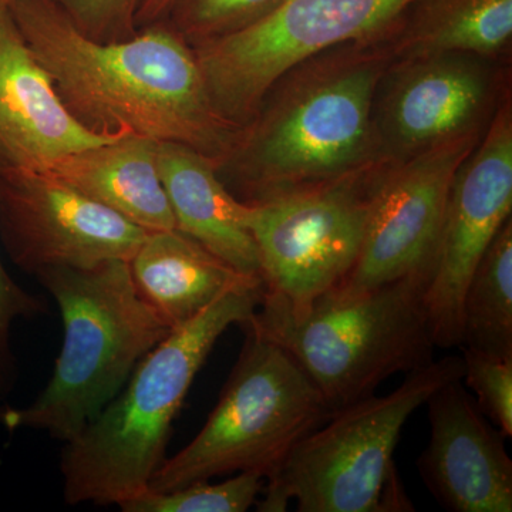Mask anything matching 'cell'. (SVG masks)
<instances>
[{"label": "cell", "mask_w": 512, "mask_h": 512, "mask_svg": "<svg viewBox=\"0 0 512 512\" xmlns=\"http://www.w3.org/2000/svg\"><path fill=\"white\" fill-rule=\"evenodd\" d=\"M2 3H6V5H9V3L15 2V0H0Z\"/></svg>", "instance_id": "27"}, {"label": "cell", "mask_w": 512, "mask_h": 512, "mask_svg": "<svg viewBox=\"0 0 512 512\" xmlns=\"http://www.w3.org/2000/svg\"><path fill=\"white\" fill-rule=\"evenodd\" d=\"M511 210L512 116L505 104L451 184L424 289L436 348H460L467 286Z\"/></svg>", "instance_id": "11"}, {"label": "cell", "mask_w": 512, "mask_h": 512, "mask_svg": "<svg viewBox=\"0 0 512 512\" xmlns=\"http://www.w3.org/2000/svg\"><path fill=\"white\" fill-rule=\"evenodd\" d=\"M463 356H446L407 373L386 396L375 393L330 414L289 451L265 481L258 511H413L394 451L412 414L440 387L461 379Z\"/></svg>", "instance_id": "5"}, {"label": "cell", "mask_w": 512, "mask_h": 512, "mask_svg": "<svg viewBox=\"0 0 512 512\" xmlns=\"http://www.w3.org/2000/svg\"><path fill=\"white\" fill-rule=\"evenodd\" d=\"M124 133L130 131H94L67 110L9 5L0 2V171L49 170Z\"/></svg>", "instance_id": "15"}, {"label": "cell", "mask_w": 512, "mask_h": 512, "mask_svg": "<svg viewBox=\"0 0 512 512\" xmlns=\"http://www.w3.org/2000/svg\"><path fill=\"white\" fill-rule=\"evenodd\" d=\"M383 80V97H376L373 111L383 163L478 130L491 96L484 63L463 53L400 60L390 64Z\"/></svg>", "instance_id": "13"}, {"label": "cell", "mask_w": 512, "mask_h": 512, "mask_svg": "<svg viewBox=\"0 0 512 512\" xmlns=\"http://www.w3.org/2000/svg\"><path fill=\"white\" fill-rule=\"evenodd\" d=\"M157 164L175 228L242 275L262 279L251 205L222 183L215 161L184 144L158 141Z\"/></svg>", "instance_id": "16"}, {"label": "cell", "mask_w": 512, "mask_h": 512, "mask_svg": "<svg viewBox=\"0 0 512 512\" xmlns=\"http://www.w3.org/2000/svg\"><path fill=\"white\" fill-rule=\"evenodd\" d=\"M512 36V0H416L386 36L393 60L495 56Z\"/></svg>", "instance_id": "19"}, {"label": "cell", "mask_w": 512, "mask_h": 512, "mask_svg": "<svg viewBox=\"0 0 512 512\" xmlns=\"http://www.w3.org/2000/svg\"><path fill=\"white\" fill-rule=\"evenodd\" d=\"M35 278L59 306L63 346L35 402L0 409V424L46 431L66 443L123 390L171 329L141 298L124 259L86 269L47 268Z\"/></svg>", "instance_id": "4"}, {"label": "cell", "mask_w": 512, "mask_h": 512, "mask_svg": "<svg viewBox=\"0 0 512 512\" xmlns=\"http://www.w3.org/2000/svg\"><path fill=\"white\" fill-rule=\"evenodd\" d=\"M424 406L431 433L417 468L434 500L451 512H511L507 437L478 409L461 379L444 384Z\"/></svg>", "instance_id": "14"}, {"label": "cell", "mask_w": 512, "mask_h": 512, "mask_svg": "<svg viewBox=\"0 0 512 512\" xmlns=\"http://www.w3.org/2000/svg\"><path fill=\"white\" fill-rule=\"evenodd\" d=\"M461 382L474 394L478 409L507 439L512 436V356L463 349Z\"/></svg>", "instance_id": "23"}, {"label": "cell", "mask_w": 512, "mask_h": 512, "mask_svg": "<svg viewBox=\"0 0 512 512\" xmlns=\"http://www.w3.org/2000/svg\"><path fill=\"white\" fill-rule=\"evenodd\" d=\"M382 167L249 204L264 282L258 309L301 318L348 276L362 249Z\"/></svg>", "instance_id": "8"}, {"label": "cell", "mask_w": 512, "mask_h": 512, "mask_svg": "<svg viewBox=\"0 0 512 512\" xmlns=\"http://www.w3.org/2000/svg\"><path fill=\"white\" fill-rule=\"evenodd\" d=\"M460 349L512 356L511 218L495 235L467 286Z\"/></svg>", "instance_id": "20"}, {"label": "cell", "mask_w": 512, "mask_h": 512, "mask_svg": "<svg viewBox=\"0 0 512 512\" xmlns=\"http://www.w3.org/2000/svg\"><path fill=\"white\" fill-rule=\"evenodd\" d=\"M478 141V130L468 131L383 165L359 258L326 295L352 298L404 276L429 272L454 175Z\"/></svg>", "instance_id": "10"}, {"label": "cell", "mask_w": 512, "mask_h": 512, "mask_svg": "<svg viewBox=\"0 0 512 512\" xmlns=\"http://www.w3.org/2000/svg\"><path fill=\"white\" fill-rule=\"evenodd\" d=\"M262 296L264 282L225 293L141 359L124 390L64 443L60 471L67 504L119 507L148 490L195 376L225 330L247 325Z\"/></svg>", "instance_id": "3"}, {"label": "cell", "mask_w": 512, "mask_h": 512, "mask_svg": "<svg viewBox=\"0 0 512 512\" xmlns=\"http://www.w3.org/2000/svg\"><path fill=\"white\" fill-rule=\"evenodd\" d=\"M76 28L97 42H117L138 32L146 0H56Z\"/></svg>", "instance_id": "24"}, {"label": "cell", "mask_w": 512, "mask_h": 512, "mask_svg": "<svg viewBox=\"0 0 512 512\" xmlns=\"http://www.w3.org/2000/svg\"><path fill=\"white\" fill-rule=\"evenodd\" d=\"M265 487V477L256 471H244L211 484L200 481L168 491H144L119 505L124 512H245L256 504Z\"/></svg>", "instance_id": "21"}, {"label": "cell", "mask_w": 512, "mask_h": 512, "mask_svg": "<svg viewBox=\"0 0 512 512\" xmlns=\"http://www.w3.org/2000/svg\"><path fill=\"white\" fill-rule=\"evenodd\" d=\"M158 141L124 133L49 168L57 177L147 232L175 228L157 164Z\"/></svg>", "instance_id": "18"}, {"label": "cell", "mask_w": 512, "mask_h": 512, "mask_svg": "<svg viewBox=\"0 0 512 512\" xmlns=\"http://www.w3.org/2000/svg\"><path fill=\"white\" fill-rule=\"evenodd\" d=\"M282 0H175L167 25L191 47L255 25Z\"/></svg>", "instance_id": "22"}, {"label": "cell", "mask_w": 512, "mask_h": 512, "mask_svg": "<svg viewBox=\"0 0 512 512\" xmlns=\"http://www.w3.org/2000/svg\"><path fill=\"white\" fill-rule=\"evenodd\" d=\"M175 0H146L137 16L138 29L153 23L163 22L173 8Z\"/></svg>", "instance_id": "26"}, {"label": "cell", "mask_w": 512, "mask_h": 512, "mask_svg": "<svg viewBox=\"0 0 512 512\" xmlns=\"http://www.w3.org/2000/svg\"><path fill=\"white\" fill-rule=\"evenodd\" d=\"M147 234L53 171H0V239L23 272L130 261Z\"/></svg>", "instance_id": "12"}, {"label": "cell", "mask_w": 512, "mask_h": 512, "mask_svg": "<svg viewBox=\"0 0 512 512\" xmlns=\"http://www.w3.org/2000/svg\"><path fill=\"white\" fill-rule=\"evenodd\" d=\"M128 265L137 292L171 330L197 318L225 293L262 282L242 275L177 228L148 232Z\"/></svg>", "instance_id": "17"}, {"label": "cell", "mask_w": 512, "mask_h": 512, "mask_svg": "<svg viewBox=\"0 0 512 512\" xmlns=\"http://www.w3.org/2000/svg\"><path fill=\"white\" fill-rule=\"evenodd\" d=\"M46 299L16 284L0 261V399L8 396L16 380V359L10 349V328L19 318L46 313Z\"/></svg>", "instance_id": "25"}, {"label": "cell", "mask_w": 512, "mask_h": 512, "mask_svg": "<svg viewBox=\"0 0 512 512\" xmlns=\"http://www.w3.org/2000/svg\"><path fill=\"white\" fill-rule=\"evenodd\" d=\"M13 19L67 110L94 131L171 141L221 163L241 127L222 119L194 49L167 22L97 42L56 0H15Z\"/></svg>", "instance_id": "1"}, {"label": "cell", "mask_w": 512, "mask_h": 512, "mask_svg": "<svg viewBox=\"0 0 512 512\" xmlns=\"http://www.w3.org/2000/svg\"><path fill=\"white\" fill-rule=\"evenodd\" d=\"M414 2L282 0L255 25L192 49L215 110L244 127L293 67L338 46L382 39Z\"/></svg>", "instance_id": "9"}, {"label": "cell", "mask_w": 512, "mask_h": 512, "mask_svg": "<svg viewBox=\"0 0 512 512\" xmlns=\"http://www.w3.org/2000/svg\"><path fill=\"white\" fill-rule=\"evenodd\" d=\"M426 284L416 272L352 298L323 295L298 319L256 309L242 328L288 350L335 413L433 360Z\"/></svg>", "instance_id": "6"}, {"label": "cell", "mask_w": 512, "mask_h": 512, "mask_svg": "<svg viewBox=\"0 0 512 512\" xmlns=\"http://www.w3.org/2000/svg\"><path fill=\"white\" fill-rule=\"evenodd\" d=\"M392 63L382 37L326 50L293 67L217 164L222 183L238 200L256 204L383 163L373 110Z\"/></svg>", "instance_id": "2"}, {"label": "cell", "mask_w": 512, "mask_h": 512, "mask_svg": "<svg viewBox=\"0 0 512 512\" xmlns=\"http://www.w3.org/2000/svg\"><path fill=\"white\" fill-rule=\"evenodd\" d=\"M245 332L217 406L194 440L165 458L148 491L168 493L244 471H256L266 481L299 440L329 419L332 410L291 353Z\"/></svg>", "instance_id": "7"}]
</instances>
